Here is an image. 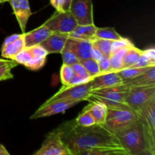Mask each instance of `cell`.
Segmentation results:
<instances>
[{
  "label": "cell",
  "mask_w": 155,
  "mask_h": 155,
  "mask_svg": "<svg viewBox=\"0 0 155 155\" xmlns=\"http://www.w3.org/2000/svg\"><path fill=\"white\" fill-rule=\"evenodd\" d=\"M61 139L72 155H80L88 150L99 148H124L116 135L104 124L82 127L75 120L66 121L58 127Z\"/></svg>",
  "instance_id": "obj_1"
},
{
  "label": "cell",
  "mask_w": 155,
  "mask_h": 155,
  "mask_svg": "<svg viewBox=\"0 0 155 155\" xmlns=\"http://www.w3.org/2000/svg\"><path fill=\"white\" fill-rule=\"evenodd\" d=\"M114 134L130 155H150L140 120Z\"/></svg>",
  "instance_id": "obj_2"
},
{
  "label": "cell",
  "mask_w": 155,
  "mask_h": 155,
  "mask_svg": "<svg viewBox=\"0 0 155 155\" xmlns=\"http://www.w3.org/2000/svg\"><path fill=\"white\" fill-rule=\"evenodd\" d=\"M139 120V115L127 104L107 107L104 125L115 133Z\"/></svg>",
  "instance_id": "obj_3"
},
{
  "label": "cell",
  "mask_w": 155,
  "mask_h": 155,
  "mask_svg": "<svg viewBox=\"0 0 155 155\" xmlns=\"http://www.w3.org/2000/svg\"><path fill=\"white\" fill-rule=\"evenodd\" d=\"M130 87L129 83H123L110 87L95 89L92 90L89 98L103 102L107 107L126 104V97Z\"/></svg>",
  "instance_id": "obj_4"
},
{
  "label": "cell",
  "mask_w": 155,
  "mask_h": 155,
  "mask_svg": "<svg viewBox=\"0 0 155 155\" xmlns=\"http://www.w3.org/2000/svg\"><path fill=\"white\" fill-rule=\"evenodd\" d=\"M150 155H155V98L151 100L139 114Z\"/></svg>",
  "instance_id": "obj_5"
},
{
  "label": "cell",
  "mask_w": 155,
  "mask_h": 155,
  "mask_svg": "<svg viewBox=\"0 0 155 155\" xmlns=\"http://www.w3.org/2000/svg\"><path fill=\"white\" fill-rule=\"evenodd\" d=\"M155 98V86H131L126 97V104L140 114L144 107Z\"/></svg>",
  "instance_id": "obj_6"
},
{
  "label": "cell",
  "mask_w": 155,
  "mask_h": 155,
  "mask_svg": "<svg viewBox=\"0 0 155 155\" xmlns=\"http://www.w3.org/2000/svg\"><path fill=\"white\" fill-rule=\"evenodd\" d=\"M92 92V85L91 82L81 84L71 85V86H63L60 90L56 92L54 95L48 98L45 101H54V100H67V101H87L90 96Z\"/></svg>",
  "instance_id": "obj_7"
},
{
  "label": "cell",
  "mask_w": 155,
  "mask_h": 155,
  "mask_svg": "<svg viewBox=\"0 0 155 155\" xmlns=\"http://www.w3.org/2000/svg\"><path fill=\"white\" fill-rule=\"evenodd\" d=\"M35 155H72V153L63 142L58 129L52 130L45 136L41 148Z\"/></svg>",
  "instance_id": "obj_8"
},
{
  "label": "cell",
  "mask_w": 155,
  "mask_h": 155,
  "mask_svg": "<svg viewBox=\"0 0 155 155\" xmlns=\"http://www.w3.org/2000/svg\"><path fill=\"white\" fill-rule=\"evenodd\" d=\"M43 24L53 33L68 35L77 27L78 23L70 11H55Z\"/></svg>",
  "instance_id": "obj_9"
},
{
  "label": "cell",
  "mask_w": 155,
  "mask_h": 155,
  "mask_svg": "<svg viewBox=\"0 0 155 155\" xmlns=\"http://www.w3.org/2000/svg\"><path fill=\"white\" fill-rule=\"evenodd\" d=\"M78 101H67V100H54V101H45L39 108L30 117L31 120L47 117L52 115L61 114L68 109L74 107L78 104Z\"/></svg>",
  "instance_id": "obj_10"
},
{
  "label": "cell",
  "mask_w": 155,
  "mask_h": 155,
  "mask_svg": "<svg viewBox=\"0 0 155 155\" xmlns=\"http://www.w3.org/2000/svg\"><path fill=\"white\" fill-rule=\"evenodd\" d=\"M69 11L76 18L78 24H94L92 0H72Z\"/></svg>",
  "instance_id": "obj_11"
},
{
  "label": "cell",
  "mask_w": 155,
  "mask_h": 155,
  "mask_svg": "<svg viewBox=\"0 0 155 155\" xmlns=\"http://www.w3.org/2000/svg\"><path fill=\"white\" fill-rule=\"evenodd\" d=\"M8 2L12 7L21 31L25 33L27 24L32 15L29 0H9Z\"/></svg>",
  "instance_id": "obj_12"
},
{
  "label": "cell",
  "mask_w": 155,
  "mask_h": 155,
  "mask_svg": "<svg viewBox=\"0 0 155 155\" xmlns=\"http://www.w3.org/2000/svg\"><path fill=\"white\" fill-rule=\"evenodd\" d=\"M92 85V90L110 87L123 83L122 80L117 71H109L106 73H101L98 75L93 77L90 80Z\"/></svg>",
  "instance_id": "obj_13"
},
{
  "label": "cell",
  "mask_w": 155,
  "mask_h": 155,
  "mask_svg": "<svg viewBox=\"0 0 155 155\" xmlns=\"http://www.w3.org/2000/svg\"><path fill=\"white\" fill-rule=\"evenodd\" d=\"M65 45L77 54L80 61L92 58V45L90 40L68 37Z\"/></svg>",
  "instance_id": "obj_14"
},
{
  "label": "cell",
  "mask_w": 155,
  "mask_h": 155,
  "mask_svg": "<svg viewBox=\"0 0 155 155\" xmlns=\"http://www.w3.org/2000/svg\"><path fill=\"white\" fill-rule=\"evenodd\" d=\"M68 39V35L61 33H52L46 39L41 42L39 45H42L48 54L52 53H61L64 47L65 46L67 40Z\"/></svg>",
  "instance_id": "obj_15"
},
{
  "label": "cell",
  "mask_w": 155,
  "mask_h": 155,
  "mask_svg": "<svg viewBox=\"0 0 155 155\" xmlns=\"http://www.w3.org/2000/svg\"><path fill=\"white\" fill-rule=\"evenodd\" d=\"M46 26L42 24L40 27L34 29L28 33H24V39L25 47L33 46V45H39L41 42L46 39L52 33Z\"/></svg>",
  "instance_id": "obj_16"
},
{
  "label": "cell",
  "mask_w": 155,
  "mask_h": 155,
  "mask_svg": "<svg viewBox=\"0 0 155 155\" xmlns=\"http://www.w3.org/2000/svg\"><path fill=\"white\" fill-rule=\"evenodd\" d=\"M89 104L84 107L93 117L96 124H105L107 113V107L105 104L92 98H88Z\"/></svg>",
  "instance_id": "obj_17"
},
{
  "label": "cell",
  "mask_w": 155,
  "mask_h": 155,
  "mask_svg": "<svg viewBox=\"0 0 155 155\" xmlns=\"http://www.w3.org/2000/svg\"><path fill=\"white\" fill-rule=\"evenodd\" d=\"M97 27H96L95 24H84V25L77 24V27L68 35V36L74 39L91 40L95 36Z\"/></svg>",
  "instance_id": "obj_18"
},
{
  "label": "cell",
  "mask_w": 155,
  "mask_h": 155,
  "mask_svg": "<svg viewBox=\"0 0 155 155\" xmlns=\"http://www.w3.org/2000/svg\"><path fill=\"white\" fill-rule=\"evenodd\" d=\"M127 83H129L131 86H155V65L150 67L146 71L132 79Z\"/></svg>",
  "instance_id": "obj_19"
},
{
  "label": "cell",
  "mask_w": 155,
  "mask_h": 155,
  "mask_svg": "<svg viewBox=\"0 0 155 155\" xmlns=\"http://www.w3.org/2000/svg\"><path fill=\"white\" fill-rule=\"evenodd\" d=\"M24 48H25V44H24V33H22L19 37L2 48V57L13 60L15 56Z\"/></svg>",
  "instance_id": "obj_20"
},
{
  "label": "cell",
  "mask_w": 155,
  "mask_h": 155,
  "mask_svg": "<svg viewBox=\"0 0 155 155\" xmlns=\"http://www.w3.org/2000/svg\"><path fill=\"white\" fill-rule=\"evenodd\" d=\"M142 53V50L138 48L134 45L129 47L128 49L126 51L125 54L123 57L122 68H121V69L133 67L136 64V62L137 61L138 59L139 58Z\"/></svg>",
  "instance_id": "obj_21"
},
{
  "label": "cell",
  "mask_w": 155,
  "mask_h": 155,
  "mask_svg": "<svg viewBox=\"0 0 155 155\" xmlns=\"http://www.w3.org/2000/svg\"><path fill=\"white\" fill-rule=\"evenodd\" d=\"M154 66V65H153ZM151 67V66H150ZM150 67H146V68H136V67H130V68H123V69L119 70L117 71V74L120 79L122 80L123 83H127L132 79L135 78L137 76L140 75L141 74L146 71Z\"/></svg>",
  "instance_id": "obj_22"
},
{
  "label": "cell",
  "mask_w": 155,
  "mask_h": 155,
  "mask_svg": "<svg viewBox=\"0 0 155 155\" xmlns=\"http://www.w3.org/2000/svg\"><path fill=\"white\" fill-rule=\"evenodd\" d=\"M94 36L111 41L118 40L123 38V36H120L113 27H97Z\"/></svg>",
  "instance_id": "obj_23"
},
{
  "label": "cell",
  "mask_w": 155,
  "mask_h": 155,
  "mask_svg": "<svg viewBox=\"0 0 155 155\" xmlns=\"http://www.w3.org/2000/svg\"><path fill=\"white\" fill-rule=\"evenodd\" d=\"M91 42L93 47H95L100 52L104 55V57H110L111 54V40L108 39H100L94 36L91 39Z\"/></svg>",
  "instance_id": "obj_24"
},
{
  "label": "cell",
  "mask_w": 155,
  "mask_h": 155,
  "mask_svg": "<svg viewBox=\"0 0 155 155\" xmlns=\"http://www.w3.org/2000/svg\"><path fill=\"white\" fill-rule=\"evenodd\" d=\"M133 45H134V44H133ZM130 46H131V45H130ZM130 46L125 47V48L118 49L117 51H114V52L110 54L109 59H110V69H111L112 71H117L121 69V68H122L123 57H124V55L125 54L126 51L128 49L129 47Z\"/></svg>",
  "instance_id": "obj_25"
},
{
  "label": "cell",
  "mask_w": 155,
  "mask_h": 155,
  "mask_svg": "<svg viewBox=\"0 0 155 155\" xmlns=\"http://www.w3.org/2000/svg\"><path fill=\"white\" fill-rule=\"evenodd\" d=\"M80 63L84 66L87 72L89 73V76L91 77H95V76L101 74L100 71L99 65H98V62L94 60L93 58H90L85 59V60L80 61Z\"/></svg>",
  "instance_id": "obj_26"
},
{
  "label": "cell",
  "mask_w": 155,
  "mask_h": 155,
  "mask_svg": "<svg viewBox=\"0 0 155 155\" xmlns=\"http://www.w3.org/2000/svg\"><path fill=\"white\" fill-rule=\"evenodd\" d=\"M18 65V64L14 60H12L7 64L0 65V81L13 78L14 76L12 73V70Z\"/></svg>",
  "instance_id": "obj_27"
},
{
  "label": "cell",
  "mask_w": 155,
  "mask_h": 155,
  "mask_svg": "<svg viewBox=\"0 0 155 155\" xmlns=\"http://www.w3.org/2000/svg\"><path fill=\"white\" fill-rule=\"evenodd\" d=\"M74 120L78 125L82 127H89L96 124L92 114L86 109H83L78 117Z\"/></svg>",
  "instance_id": "obj_28"
},
{
  "label": "cell",
  "mask_w": 155,
  "mask_h": 155,
  "mask_svg": "<svg viewBox=\"0 0 155 155\" xmlns=\"http://www.w3.org/2000/svg\"><path fill=\"white\" fill-rule=\"evenodd\" d=\"M61 80L63 84V86H67L69 84L70 81L72 80L73 77L75 75L74 71L71 65L65 64H63L61 68Z\"/></svg>",
  "instance_id": "obj_29"
},
{
  "label": "cell",
  "mask_w": 155,
  "mask_h": 155,
  "mask_svg": "<svg viewBox=\"0 0 155 155\" xmlns=\"http://www.w3.org/2000/svg\"><path fill=\"white\" fill-rule=\"evenodd\" d=\"M63 59V64L68 65H72L77 62L80 61L77 54L72 51L70 48L65 45L61 52Z\"/></svg>",
  "instance_id": "obj_30"
},
{
  "label": "cell",
  "mask_w": 155,
  "mask_h": 155,
  "mask_svg": "<svg viewBox=\"0 0 155 155\" xmlns=\"http://www.w3.org/2000/svg\"><path fill=\"white\" fill-rule=\"evenodd\" d=\"M33 56H32L31 53L30 52L28 48L25 47L15 56L13 60L15 61L18 64H22L25 66L26 64L28 63L31 60Z\"/></svg>",
  "instance_id": "obj_31"
},
{
  "label": "cell",
  "mask_w": 155,
  "mask_h": 155,
  "mask_svg": "<svg viewBox=\"0 0 155 155\" xmlns=\"http://www.w3.org/2000/svg\"><path fill=\"white\" fill-rule=\"evenodd\" d=\"M46 57H33L31 60L26 64L25 67L31 71H38L45 65Z\"/></svg>",
  "instance_id": "obj_32"
},
{
  "label": "cell",
  "mask_w": 155,
  "mask_h": 155,
  "mask_svg": "<svg viewBox=\"0 0 155 155\" xmlns=\"http://www.w3.org/2000/svg\"><path fill=\"white\" fill-rule=\"evenodd\" d=\"M133 45V42H132L130 39H127V38H124V37H123L122 39H118V40L112 41L111 42V53L117 51L118 49L125 48V47L130 46V45Z\"/></svg>",
  "instance_id": "obj_33"
},
{
  "label": "cell",
  "mask_w": 155,
  "mask_h": 155,
  "mask_svg": "<svg viewBox=\"0 0 155 155\" xmlns=\"http://www.w3.org/2000/svg\"><path fill=\"white\" fill-rule=\"evenodd\" d=\"M71 66H72L75 75L80 77H83V78H92V77H91L89 76V73L87 72L86 68H84V66L80 61L74 64Z\"/></svg>",
  "instance_id": "obj_34"
},
{
  "label": "cell",
  "mask_w": 155,
  "mask_h": 155,
  "mask_svg": "<svg viewBox=\"0 0 155 155\" xmlns=\"http://www.w3.org/2000/svg\"><path fill=\"white\" fill-rule=\"evenodd\" d=\"M33 57H47L48 52L41 45H36L27 47Z\"/></svg>",
  "instance_id": "obj_35"
},
{
  "label": "cell",
  "mask_w": 155,
  "mask_h": 155,
  "mask_svg": "<svg viewBox=\"0 0 155 155\" xmlns=\"http://www.w3.org/2000/svg\"><path fill=\"white\" fill-rule=\"evenodd\" d=\"M153 65H155V64L152 63L151 61L148 60L142 53L139 58L138 59L137 61L136 62V64L133 67H136V68H146V67L153 66Z\"/></svg>",
  "instance_id": "obj_36"
},
{
  "label": "cell",
  "mask_w": 155,
  "mask_h": 155,
  "mask_svg": "<svg viewBox=\"0 0 155 155\" xmlns=\"http://www.w3.org/2000/svg\"><path fill=\"white\" fill-rule=\"evenodd\" d=\"M98 65H99L101 74V73H106L109 72V71H111L109 57H103V58L98 61Z\"/></svg>",
  "instance_id": "obj_37"
},
{
  "label": "cell",
  "mask_w": 155,
  "mask_h": 155,
  "mask_svg": "<svg viewBox=\"0 0 155 155\" xmlns=\"http://www.w3.org/2000/svg\"><path fill=\"white\" fill-rule=\"evenodd\" d=\"M92 80V78H83V77H78L77 75H74L73 77L72 80L70 81L69 84L67 85V86H71V85H77V84H81V83H86L88 81H90Z\"/></svg>",
  "instance_id": "obj_38"
},
{
  "label": "cell",
  "mask_w": 155,
  "mask_h": 155,
  "mask_svg": "<svg viewBox=\"0 0 155 155\" xmlns=\"http://www.w3.org/2000/svg\"><path fill=\"white\" fill-rule=\"evenodd\" d=\"M142 54L152 63L155 64V48L154 47L142 51Z\"/></svg>",
  "instance_id": "obj_39"
},
{
  "label": "cell",
  "mask_w": 155,
  "mask_h": 155,
  "mask_svg": "<svg viewBox=\"0 0 155 155\" xmlns=\"http://www.w3.org/2000/svg\"><path fill=\"white\" fill-rule=\"evenodd\" d=\"M50 3L56 9V11L64 12V0H50Z\"/></svg>",
  "instance_id": "obj_40"
},
{
  "label": "cell",
  "mask_w": 155,
  "mask_h": 155,
  "mask_svg": "<svg viewBox=\"0 0 155 155\" xmlns=\"http://www.w3.org/2000/svg\"><path fill=\"white\" fill-rule=\"evenodd\" d=\"M104 55L100 52L99 50L97 49L95 47L92 46V58H93L94 60H95L96 61H99L100 60L103 58Z\"/></svg>",
  "instance_id": "obj_41"
},
{
  "label": "cell",
  "mask_w": 155,
  "mask_h": 155,
  "mask_svg": "<svg viewBox=\"0 0 155 155\" xmlns=\"http://www.w3.org/2000/svg\"><path fill=\"white\" fill-rule=\"evenodd\" d=\"M21 35V34H18V33H15V34H12V35H11V36H8L7 38H5V39L2 45V48H3V47H5V45H7L8 43L12 42V41H14L15 39H16L17 38L19 37Z\"/></svg>",
  "instance_id": "obj_42"
},
{
  "label": "cell",
  "mask_w": 155,
  "mask_h": 155,
  "mask_svg": "<svg viewBox=\"0 0 155 155\" xmlns=\"http://www.w3.org/2000/svg\"><path fill=\"white\" fill-rule=\"evenodd\" d=\"M71 2H72V0H64V11H69Z\"/></svg>",
  "instance_id": "obj_43"
},
{
  "label": "cell",
  "mask_w": 155,
  "mask_h": 155,
  "mask_svg": "<svg viewBox=\"0 0 155 155\" xmlns=\"http://www.w3.org/2000/svg\"><path fill=\"white\" fill-rule=\"evenodd\" d=\"M8 151L5 148V147L3 145L0 144V155H9Z\"/></svg>",
  "instance_id": "obj_44"
},
{
  "label": "cell",
  "mask_w": 155,
  "mask_h": 155,
  "mask_svg": "<svg viewBox=\"0 0 155 155\" xmlns=\"http://www.w3.org/2000/svg\"><path fill=\"white\" fill-rule=\"evenodd\" d=\"M11 61H12L11 59H9V60H6V59L0 58V65H2V64H5L8 63V62H10Z\"/></svg>",
  "instance_id": "obj_45"
},
{
  "label": "cell",
  "mask_w": 155,
  "mask_h": 155,
  "mask_svg": "<svg viewBox=\"0 0 155 155\" xmlns=\"http://www.w3.org/2000/svg\"><path fill=\"white\" fill-rule=\"evenodd\" d=\"M9 0H0V4H2V3H4V2H8Z\"/></svg>",
  "instance_id": "obj_46"
}]
</instances>
